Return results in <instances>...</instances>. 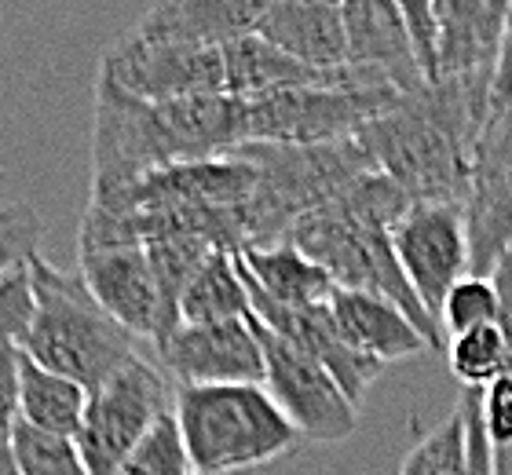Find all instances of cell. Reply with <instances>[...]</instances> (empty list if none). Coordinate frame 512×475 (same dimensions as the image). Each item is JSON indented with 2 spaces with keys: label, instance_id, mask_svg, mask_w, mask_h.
<instances>
[{
  "label": "cell",
  "instance_id": "cell-18",
  "mask_svg": "<svg viewBox=\"0 0 512 475\" xmlns=\"http://www.w3.org/2000/svg\"><path fill=\"white\" fill-rule=\"evenodd\" d=\"M260 11H264L260 0H165L154 4L132 26V33L161 44L224 48L256 30Z\"/></svg>",
  "mask_w": 512,
  "mask_h": 475
},
{
  "label": "cell",
  "instance_id": "cell-23",
  "mask_svg": "<svg viewBox=\"0 0 512 475\" xmlns=\"http://www.w3.org/2000/svg\"><path fill=\"white\" fill-rule=\"evenodd\" d=\"M143 249H147L150 271H154V282H158L161 293V333L154 340V344H161L169 333L180 329V304L187 285L209 264V256L220 253V249L209 238H198V234H165V238L147 242Z\"/></svg>",
  "mask_w": 512,
  "mask_h": 475
},
{
  "label": "cell",
  "instance_id": "cell-4",
  "mask_svg": "<svg viewBox=\"0 0 512 475\" xmlns=\"http://www.w3.org/2000/svg\"><path fill=\"white\" fill-rule=\"evenodd\" d=\"M172 417L194 472L267 468L300 446L264 384H187L172 395Z\"/></svg>",
  "mask_w": 512,
  "mask_h": 475
},
{
  "label": "cell",
  "instance_id": "cell-20",
  "mask_svg": "<svg viewBox=\"0 0 512 475\" xmlns=\"http://www.w3.org/2000/svg\"><path fill=\"white\" fill-rule=\"evenodd\" d=\"M238 256V267L246 275V285L282 307H319L330 304L333 278L322 271L308 253L282 238L275 245H249Z\"/></svg>",
  "mask_w": 512,
  "mask_h": 475
},
{
  "label": "cell",
  "instance_id": "cell-27",
  "mask_svg": "<svg viewBox=\"0 0 512 475\" xmlns=\"http://www.w3.org/2000/svg\"><path fill=\"white\" fill-rule=\"evenodd\" d=\"M498 318H502V296H498L494 278L469 275L447 293L439 329H443V337H461L469 329L498 326Z\"/></svg>",
  "mask_w": 512,
  "mask_h": 475
},
{
  "label": "cell",
  "instance_id": "cell-22",
  "mask_svg": "<svg viewBox=\"0 0 512 475\" xmlns=\"http://www.w3.org/2000/svg\"><path fill=\"white\" fill-rule=\"evenodd\" d=\"M238 318H253V304H249L238 256L220 249L187 285L180 304V326H213V322H238Z\"/></svg>",
  "mask_w": 512,
  "mask_h": 475
},
{
  "label": "cell",
  "instance_id": "cell-33",
  "mask_svg": "<svg viewBox=\"0 0 512 475\" xmlns=\"http://www.w3.org/2000/svg\"><path fill=\"white\" fill-rule=\"evenodd\" d=\"M512 99V8L509 22H505V41H502V59H498V77H494V95H491V110Z\"/></svg>",
  "mask_w": 512,
  "mask_h": 475
},
{
  "label": "cell",
  "instance_id": "cell-17",
  "mask_svg": "<svg viewBox=\"0 0 512 475\" xmlns=\"http://www.w3.org/2000/svg\"><path fill=\"white\" fill-rule=\"evenodd\" d=\"M256 37L315 70L348 66L344 4L330 0H271L256 19Z\"/></svg>",
  "mask_w": 512,
  "mask_h": 475
},
{
  "label": "cell",
  "instance_id": "cell-24",
  "mask_svg": "<svg viewBox=\"0 0 512 475\" xmlns=\"http://www.w3.org/2000/svg\"><path fill=\"white\" fill-rule=\"evenodd\" d=\"M450 373L472 391H487L502 377H509V340L502 326H480L447 340Z\"/></svg>",
  "mask_w": 512,
  "mask_h": 475
},
{
  "label": "cell",
  "instance_id": "cell-28",
  "mask_svg": "<svg viewBox=\"0 0 512 475\" xmlns=\"http://www.w3.org/2000/svg\"><path fill=\"white\" fill-rule=\"evenodd\" d=\"M33 318H37V296H33L30 260H26L0 275V348H26Z\"/></svg>",
  "mask_w": 512,
  "mask_h": 475
},
{
  "label": "cell",
  "instance_id": "cell-12",
  "mask_svg": "<svg viewBox=\"0 0 512 475\" xmlns=\"http://www.w3.org/2000/svg\"><path fill=\"white\" fill-rule=\"evenodd\" d=\"M158 366L187 384H264V351L256 340L253 318L213 322V326H180L154 344Z\"/></svg>",
  "mask_w": 512,
  "mask_h": 475
},
{
  "label": "cell",
  "instance_id": "cell-2",
  "mask_svg": "<svg viewBox=\"0 0 512 475\" xmlns=\"http://www.w3.org/2000/svg\"><path fill=\"white\" fill-rule=\"evenodd\" d=\"M491 117V88L428 85L403 95L359 132L377 169L414 201L469 205L472 158Z\"/></svg>",
  "mask_w": 512,
  "mask_h": 475
},
{
  "label": "cell",
  "instance_id": "cell-29",
  "mask_svg": "<svg viewBox=\"0 0 512 475\" xmlns=\"http://www.w3.org/2000/svg\"><path fill=\"white\" fill-rule=\"evenodd\" d=\"M118 475H194L191 457L183 450L180 428H176V417H161L158 428L143 439L136 454L121 465Z\"/></svg>",
  "mask_w": 512,
  "mask_h": 475
},
{
  "label": "cell",
  "instance_id": "cell-1",
  "mask_svg": "<svg viewBox=\"0 0 512 475\" xmlns=\"http://www.w3.org/2000/svg\"><path fill=\"white\" fill-rule=\"evenodd\" d=\"M238 147H246L242 99L205 95L147 103L96 74L92 194H114L169 165L227 158Z\"/></svg>",
  "mask_w": 512,
  "mask_h": 475
},
{
  "label": "cell",
  "instance_id": "cell-32",
  "mask_svg": "<svg viewBox=\"0 0 512 475\" xmlns=\"http://www.w3.org/2000/svg\"><path fill=\"white\" fill-rule=\"evenodd\" d=\"M19 355L15 348H0V450L11 446V435L19 428Z\"/></svg>",
  "mask_w": 512,
  "mask_h": 475
},
{
  "label": "cell",
  "instance_id": "cell-13",
  "mask_svg": "<svg viewBox=\"0 0 512 475\" xmlns=\"http://www.w3.org/2000/svg\"><path fill=\"white\" fill-rule=\"evenodd\" d=\"M77 275L114 322L136 340H158L161 293L143 245H85L77 249Z\"/></svg>",
  "mask_w": 512,
  "mask_h": 475
},
{
  "label": "cell",
  "instance_id": "cell-5",
  "mask_svg": "<svg viewBox=\"0 0 512 475\" xmlns=\"http://www.w3.org/2000/svg\"><path fill=\"white\" fill-rule=\"evenodd\" d=\"M289 242L297 245L300 253H308L315 264L333 278L337 289H352V293H370L381 300H392L417 333L428 340L432 351H447V337L443 329L428 318L421 307L417 293L406 282L399 256H395L392 231L370 227V223L355 220L352 212H344L337 201H326L322 209L308 212L293 223Z\"/></svg>",
  "mask_w": 512,
  "mask_h": 475
},
{
  "label": "cell",
  "instance_id": "cell-34",
  "mask_svg": "<svg viewBox=\"0 0 512 475\" xmlns=\"http://www.w3.org/2000/svg\"><path fill=\"white\" fill-rule=\"evenodd\" d=\"M0 475H22V468H19V461H15V450H11V446H4V450H0Z\"/></svg>",
  "mask_w": 512,
  "mask_h": 475
},
{
  "label": "cell",
  "instance_id": "cell-15",
  "mask_svg": "<svg viewBox=\"0 0 512 475\" xmlns=\"http://www.w3.org/2000/svg\"><path fill=\"white\" fill-rule=\"evenodd\" d=\"M344 30H348V66L355 74L399 95H417L428 88L399 4L352 0L344 4Z\"/></svg>",
  "mask_w": 512,
  "mask_h": 475
},
{
  "label": "cell",
  "instance_id": "cell-21",
  "mask_svg": "<svg viewBox=\"0 0 512 475\" xmlns=\"http://www.w3.org/2000/svg\"><path fill=\"white\" fill-rule=\"evenodd\" d=\"M88 410V388L77 380L37 366L30 355H19V413L22 424L41 432L77 439Z\"/></svg>",
  "mask_w": 512,
  "mask_h": 475
},
{
  "label": "cell",
  "instance_id": "cell-10",
  "mask_svg": "<svg viewBox=\"0 0 512 475\" xmlns=\"http://www.w3.org/2000/svg\"><path fill=\"white\" fill-rule=\"evenodd\" d=\"M392 245L410 289L417 293L428 318L439 326L447 293L461 278L472 275V242L465 205L414 201V209L395 223Z\"/></svg>",
  "mask_w": 512,
  "mask_h": 475
},
{
  "label": "cell",
  "instance_id": "cell-19",
  "mask_svg": "<svg viewBox=\"0 0 512 475\" xmlns=\"http://www.w3.org/2000/svg\"><path fill=\"white\" fill-rule=\"evenodd\" d=\"M330 315L344 344L352 351H359V355H366V359H374L377 366L403 362L432 351L428 340L417 333L414 322L392 300H381V296L333 289Z\"/></svg>",
  "mask_w": 512,
  "mask_h": 475
},
{
  "label": "cell",
  "instance_id": "cell-16",
  "mask_svg": "<svg viewBox=\"0 0 512 475\" xmlns=\"http://www.w3.org/2000/svg\"><path fill=\"white\" fill-rule=\"evenodd\" d=\"M249 304H253V318L260 326L271 329L275 337H282L286 344H293V348L308 351L311 359H319L322 366L337 377L344 395H348L355 406H363L366 391H370V384H374L384 366H377L374 359H366V355H359V351H352L344 344L337 326H333L330 304L282 307V304H271V300L260 296L256 289H249Z\"/></svg>",
  "mask_w": 512,
  "mask_h": 475
},
{
  "label": "cell",
  "instance_id": "cell-35",
  "mask_svg": "<svg viewBox=\"0 0 512 475\" xmlns=\"http://www.w3.org/2000/svg\"><path fill=\"white\" fill-rule=\"evenodd\" d=\"M194 475H267V468H238V472H194Z\"/></svg>",
  "mask_w": 512,
  "mask_h": 475
},
{
  "label": "cell",
  "instance_id": "cell-31",
  "mask_svg": "<svg viewBox=\"0 0 512 475\" xmlns=\"http://www.w3.org/2000/svg\"><path fill=\"white\" fill-rule=\"evenodd\" d=\"M406 19V33H410V44H414V59L425 74V85L436 81L439 70V22H436V4L428 0H406L399 4Z\"/></svg>",
  "mask_w": 512,
  "mask_h": 475
},
{
  "label": "cell",
  "instance_id": "cell-6",
  "mask_svg": "<svg viewBox=\"0 0 512 475\" xmlns=\"http://www.w3.org/2000/svg\"><path fill=\"white\" fill-rule=\"evenodd\" d=\"M169 373L139 351L125 370L88 395L85 424L77 432V446L85 457L88 475H118L121 465L136 454L143 439L172 413Z\"/></svg>",
  "mask_w": 512,
  "mask_h": 475
},
{
  "label": "cell",
  "instance_id": "cell-26",
  "mask_svg": "<svg viewBox=\"0 0 512 475\" xmlns=\"http://www.w3.org/2000/svg\"><path fill=\"white\" fill-rule=\"evenodd\" d=\"M11 450H15L22 475H88L77 439L41 432V428H30L22 421L11 435Z\"/></svg>",
  "mask_w": 512,
  "mask_h": 475
},
{
  "label": "cell",
  "instance_id": "cell-25",
  "mask_svg": "<svg viewBox=\"0 0 512 475\" xmlns=\"http://www.w3.org/2000/svg\"><path fill=\"white\" fill-rule=\"evenodd\" d=\"M399 475H469V432L461 406L410 450Z\"/></svg>",
  "mask_w": 512,
  "mask_h": 475
},
{
  "label": "cell",
  "instance_id": "cell-7",
  "mask_svg": "<svg viewBox=\"0 0 512 475\" xmlns=\"http://www.w3.org/2000/svg\"><path fill=\"white\" fill-rule=\"evenodd\" d=\"M403 95L388 88H293L260 99H242L246 143L315 147L359 136L377 114L392 110Z\"/></svg>",
  "mask_w": 512,
  "mask_h": 475
},
{
  "label": "cell",
  "instance_id": "cell-11",
  "mask_svg": "<svg viewBox=\"0 0 512 475\" xmlns=\"http://www.w3.org/2000/svg\"><path fill=\"white\" fill-rule=\"evenodd\" d=\"M472 275L491 278L512 253V99L494 106L472 158V194L465 205Z\"/></svg>",
  "mask_w": 512,
  "mask_h": 475
},
{
  "label": "cell",
  "instance_id": "cell-14",
  "mask_svg": "<svg viewBox=\"0 0 512 475\" xmlns=\"http://www.w3.org/2000/svg\"><path fill=\"white\" fill-rule=\"evenodd\" d=\"M509 8L512 4H491V0H439V70L432 85L454 81V85L491 88L494 95Z\"/></svg>",
  "mask_w": 512,
  "mask_h": 475
},
{
  "label": "cell",
  "instance_id": "cell-30",
  "mask_svg": "<svg viewBox=\"0 0 512 475\" xmlns=\"http://www.w3.org/2000/svg\"><path fill=\"white\" fill-rule=\"evenodd\" d=\"M44 223L26 201H0V275L37 256Z\"/></svg>",
  "mask_w": 512,
  "mask_h": 475
},
{
  "label": "cell",
  "instance_id": "cell-8",
  "mask_svg": "<svg viewBox=\"0 0 512 475\" xmlns=\"http://www.w3.org/2000/svg\"><path fill=\"white\" fill-rule=\"evenodd\" d=\"M256 340L264 351V388L282 406L300 439L308 443H344L359 428V406L337 384L319 359L308 351L293 348L271 329H264L253 318Z\"/></svg>",
  "mask_w": 512,
  "mask_h": 475
},
{
  "label": "cell",
  "instance_id": "cell-3",
  "mask_svg": "<svg viewBox=\"0 0 512 475\" xmlns=\"http://www.w3.org/2000/svg\"><path fill=\"white\" fill-rule=\"evenodd\" d=\"M30 275L37 318L22 355H30L44 370L77 380L88 395L136 359V337L99 307L85 278L55 267L41 253L30 260Z\"/></svg>",
  "mask_w": 512,
  "mask_h": 475
},
{
  "label": "cell",
  "instance_id": "cell-9",
  "mask_svg": "<svg viewBox=\"0 0 512 475\" xmlns=\"http://www.w3.org/2000/svg\"><path fill=\"white\" fill-rule=\"evenodd\" d=\"M99 74L110 77L128 95L147 99V103L227 95L224 48L143 41L132 30L121 33L118 41L103 52Z\"/></svg>",
  "mask_w": 512,
  "mask_h": 475
}]
</instances>
